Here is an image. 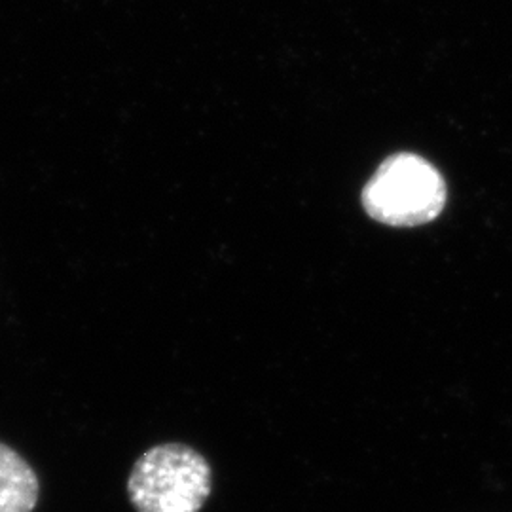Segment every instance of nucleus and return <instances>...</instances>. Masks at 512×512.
Returning a JSON list of instances; mask_svg holds the SVG:
<instances>
[{"instance_id":"1","label":"nucleus","mask_w":512,"mask_h":512,"mask_svg":"<svg viewBox=\"0 0 512 512\" xmlns=\"http://www.w3.org/2000/svg\"><path fill=\"white\" fill-rule=\"evenodd\" d=\"M448 186L439 169L414 152L387 156L361 192L370 219L412 228L439 219L446 207Z\"/></svg>"},{"instance_id":"2","label":"nucleus","mask_w":512,"mask_h":512,"mask_svg":"<svg viewBox=\"0 0 512 512\" xmlns=\"http://www.w3.org/2000/svg\"><path fill=\"white\" fill-rule=\"evenodd\" d=\"M211 490L209 461L181 442L152 446L128 478L129 501L137 512H200Z\"/></svg>"},{"instance_id":"3","label":"nucleus","mask_w":512,"mask_h":512,"mask_svg":"<svg viewBox=\"0 0 512 512\" xmlns=\"http://www.w3.org/2000/svg\"><path fill=\"white\" fill-rule=\"evenodd\" d=\"M40 497L35 469L0 442V512H33Z\"/></svg>"}]
</instances>
